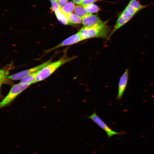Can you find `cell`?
Segmentation results:
<instances>
[{"label": "cell", "mask_w": 154, "mask_h": 154, "mask_svg": "<svg viewBox=\"0 0 154 154\" xmlns=\"http://www.w3.org/2000/svg\"><path fill=\"white\" fill-rule=\"evenodd\" d=\"M50 1H58V0H50Z\"/></svg>", "instance_id": "23"}, {"label": "cell", "mask_w": 154, "mask_h": 154, "mask_svg": "<svg viewBox=\"0 0 154 154\" xmlns=\"http://www.w3.org/2000/svg\"><path fill=\"white\" fill-rule=\"evenodd\" d=\"M110 27L106 24L82 28L78 32L83 40L93 38H107L110 33Z\"/></svg>", "instance_id": "2"}, {"label": "cell", "mask_w": 154, "mask_h": 154, "mask_svg": "<svg viewBox=\"0 0 154 154\" xmlns=\"http://www.w3.org/2000/svg\"><path fill=\"white\" fill-rule=\"evenodd\" d=\"M74 11L75 14L82 19L91 14L88 12L84 7L81 4L76 6Z\"/></svg>", "instance_id": "10"}, {"label": "cell", "mask_w": 154, "mask_h": 154, "mask_svg": "<svg viewBox=\"0 0 154 154\" xmlns=\"http://www.w3.org/2000/svg\"><path fill=\"white\" fill-rule=\"evenodd\" d=\"M9 70L7 68H4L1 69L0 70V80L1 86L2 84L4 83L7 79V75L8 74Z\"/></svg>", "instance_id": "16"}, {"label": "cell", "mask_w": 154, "mask_h": 154, "mask_svg": "<svg viewBox=\"0 0 154 154\" xmlns=\"http://www.w3.org/2000/svg\"><path fill=\"white\" fill-rule=\"evenodd\" d=\"M51 60H49L33 68L24 70L8 76V79L17 80H21L26 76L35 72L40 70L47 65L51 62Z\"/></svg>", "instance_id": "6"}, {"label": "cell", "mask_w": 154, "mask_h": 154, "mask_svg": "<svg viewBox=\"0 0 154 154\" xmlns=\"http://www.w3.org/2000/svg\"><path fill=\"white\" fill-rule=\"evenodd\" d=\"M55 13L57 19L61 23L65 25L69 24L67 15L64 13L61 9Z\"/></svg>", "instance_id": "12"}, {"label": "cell", "mask_w": 154, "mask_h": 154, "mask_svg": "<svg viewBox=\"0 0 154 154\" xmlns=\"http://www.w3.org/2000/svg\"><path fill=\"white\" fill-rule=\"evenodd\" d=\"M67 16L69 24H77L82 23V19L75 14L71 13L67 15Z\"/></svg>", "instance_id": "13"}, {"label": "cell", "mask_w": 154, "mask_h": 154, "mask_svg": "<svg viewBox=\"0 0 154 154\" xmlns=\"http://www.w3.org/2000/svg\"><path fill=\"white\" fill-rule=\"evenodd\" d=\"M82 23L84 27H91L106 24V23L97 15L91 14L82 19Z\"/></svg>", "instance_id": "9"}, {"label": "cell", "mask_w": 154, "mask_h": 154, "mask_svg": "<svg viewBox=\"0 0 154 154\" xmlns=\"http://www.w3.org/2000/svg\"><path fill=\"white\" fill-rule=\"evenodd\" d=\"M20 146V145H17L16 146V147L18 148V147H19Z\"/></svg>", "instance_id": "21"}, {"label": "cell", "mask_w": 154, "mask_h": 154, "mask_svg": "<svg viewBox=\"0 0 154 154\" xmlns=\"http://www.w3.org/2000/svg\"><path fill=\"white\" fill-rule=\"evenodd\" d=\"M40 71V70L35 72L26 76L21 80L20 82L30 85L34 83Z\"/></svg>", "instance_id": "11"}, {"label": "cell", "mask_w": 154, "mask_h": 154, "mask_svg": "<svg viewBox=\"0 0 154 154\" xmlns=\"http://www.w3.org/2000/svg\"><path fill=\"white\" fill-rule=\"evenodd\" d=\"M83 0H72L74 3L77 4H80Z\"/></svg>", "instance_id": "20"}, {"label": "cell", "mask_w": 154, "mask_h": 154, "mask_svg": "<svg viewBox=\"0 0 154 154\" xmlns=\"http://www.w3.org/2000/svg\"><path fill=\"white\" fill-rule=\"evenodd\" d=\"M83 40L78 32L68 37L55 46L46 50L45 53L49 52L54 49L61 47L72 45Z\"/></svg>", "instance_id": "7"}, {"label": "cell", "mask_w": 154, "mask_h": 154, "mask_svg": "<svg viewBox=\"0 0 154 154\" xmlns=\"http://www.w3.org/2000/svg\"><path fill=\"white\" fill-rule=\"evenodd\" d=\"M88 117L91 119L100 128L104 130L107 134L109 138L114 135H121L123 134L122 132H116L111 129L97 115L95 112L91 114Z\"/></svg>", "instance_id": "5"}, {"label": "cell", "mask_w": 154, "mask_h": 154, "mask_svg": "<svg viewBox=\"0 0 154 154\" xmlns=\"http://www.w3.org/2000/svg\"><path fill=\"white\" fill-rule=\"evenodd\" d=\"M13 153H10V154H12Z\"/></svg>", "instance_id": "24"}, {"label": "cell", "mask_w": 154, "mask_h": 154, "mask_svg": "<svg viewBox=\"0 0 154 154\" xmlns=\"http://www.w3.org/2000/svg\"><path fill=\"white\" fill-rule=\"evenodd\" d=\"M97 0H83L81 3V5L83 6H85L91 3L96 1Z\"/></svg>", "instance_id": "18"}, {"label": "cell", "mask_w": 154, "mask_h": 154, "mask_svg": "<svg viewBox=\"0 0 154 154\" xmlns=\"http://www.w3.org/2000/svg\"><path fill=\"white\" fill-rule=\"evenodd\" d=\"M75 3L73 1L68 3L65 5L61 8L62 11L66 15L72 13L75 8Z\"/></svg>", "instance_id": "14"}, {"label": "cell", "mask_w": 154, "mask_h": 154, "mask_svg": "<svg viewBox=\"0 0 154 154\" xmlns=\"http://www.w3.org/2000/svg\"><path fill=\"white\" fill-rule=\"evenodd\" d=\"M31 85L20 82L13 85L9 92L1 102L0 107H3L9 104L18 95Z\"/></svg>", "instance_id": "4"}, {"label": "cell", "mask_w": 154, "mask_h": 154, "mask_svg": "<svg viewBox=\"0 0 154 154\" xmlns=\"http://www.w3.org/2000/svg\"><path fill=\"white\" fill-rule=\"evenodd\" d=\"M61 7L57 1H51V7L50 9L53 11L56 12L61 9Z\"/></svg>", "instance_id": "17"}, {"label": "cell", "mask_w": 154, "mask_h": 154, "mask_svg": "<svg viewBox=\"0 0 154 154\" xmlns=\"http://www.w3.org/2000/svg\"><path fill=\"white\" fill-rule=\"evenodd\" d=\"M61 8L64 7L68 3V0H58Z\"/></svg>", "instance_id": "19"}, {"label": "cell", "mask_w": 154, "mask_h": 154, "mask_svg": "<svg viewBox=\"0 0 154 154\" xmlns=\"http://www.w3.org/2000/svg\"><path fill=\"white\" fill-rule=\"evenodd\" d=\"M76 57L75 56L69 57L66 54H64L58 60L52 62H50L40 70L35 83L46 79L60 67L67 63L71 62Z\"/></svg>", "instance_id": "3"}, {"label": "cell", "mask_w": 154, "mask_h": 154, "mask_svg": "<svg viewBox=\"0 0 154 154\" xmlns=\"http://www.w3.org/2000/svg\"><path fill=\"white\" fill-rule=\"evenodd\" d=\"M83 6L88 12L91 14L96 13L100 10L99 7L93 3Z\"/></svg>", "instance_id": "15"}, {"label": "cell", "mask_w": 154, "mask_h": 154, "mask_svg": "<svg viewBox=\"0 0 154 154\" xmlns=\"http://www.w3.org/2000/svg\"><path fill=\"white\" fill-rule=\"evenodd\" d=\"M37 152H34L33 153V154H37Z\"/></svg>", "instance_id": "22"}, {"label": "cell", "mask_w": 154, "mask_h": 154, "mask_svg": "<svg viewBox=\"0 0 154 154\" xmlns=\"http://www.w3.org/2000/svg\"><path fill=\"white\" fill-rule=\"evenodd\" d=\"M149 5V4L143 5L138 0H130L127 5L119 15L108 39L116 31L128 22L138 12Z\"/></svg>", "instance_id": "1"}, {"label": "cell", "mask_w": 154, "mask_h": 154, "mask_svg": "<svg viewBox=\"0 0 154 154\" xmlns=\"http://www.w3.org/2000/svg\"><path fill=\"white\" fill-rule=\"evenodd\" d=\"M129 70L126 69L120 77L118 85V92L116 100L121 99L126 88L129 80Z\"/></svg>", "instance_id": "8"}]
</instances>
